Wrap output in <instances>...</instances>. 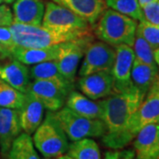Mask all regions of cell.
Returning a JSON list of instances; mask_svg holds the SVG:
<instances>
[{
	"instance_id": "cell-31",
	"label": "cell",
	"mask_w": 159,
	"mask_h": 159,
	"mask_svg": "<svg viewBox=\"0 0 159 159\" xmlns=\"http://www.w3.org/2000/svg\"><path fill=\"white\" fill-rule=\"evenodd\" d=\"M103 159H136L134 148L111 149L104 154Z\"/></svg>"
},
{
	"instance_id": "cell-6",
	"label": "cell",
	"mask_w": 159,
	"mask_h": 159,
	"mask_svg": "<svg viewBox=\"0 0 159 159\" xmlns=\"http://www.w3.org/2000/svg\"><path fill=\"white\" fill-rule=\"evenodd\" d=\"M154 123H159V76L122 132L131 142L142 127Z\"/></svg>"
},
{
	"instance_id": "cell-33",
	"label": "cell",
	"mask_w": 159,
	"mask_h": 159,
	"mask_svg": "<svg viewBox=\"0 0 159 159\" xmlns=\"http://www.w3.org/2000/svg\"><path fill=\"white\" fill-rule=\"evenodd\" d=\"M11 57V56L0 44V58L1 59H5V58H7V57Z\"/></svg>"
},
{
	"instance_id": "cell-15",
	"label": "cell",
	"mask_w": 159,
	"mask_h": 159,
	"mask_svg": "<svg viewBox=\"0 0 159 159\" xmlns=\"http://www.w3.org/2000/svg\"><path fill=\"white\" fill-rule=\"evenodd\" d=\"M18 111L22 131L29 135L33 134L43 119L44 107L43 103L33 94L27 91L22 105Z\"/></svg>"
},
{
	"instance_id": "cell-7",
	"label": "cell",
	"mask_w": 159,
	"mask_h": 159,
	"mask_svg": "<svg viewBox=\"0 0 159 159\" xmlns=\"http://www.w3.org/2000/svg\"><path fill=\"white\" fill-rule=\"evenodd\" d=\"M94 34L90 32L58 44L56 61L60 73L69 82L74 83L80 62L84 56L87 47L94 41Z\"/></svg>"
},
{
	"instance_id": "cell-2",
	"label": "cell",
	"mask_w": 159,
	"mask_h": 159,
	"mask_svg": "<svg viewBox=\"0 0 159 159\" xmlns=\"http://www.w3.org/2000/svg\"><path fill=\"white\" fill-rule=\"evenodd\" d=\"M137 20L112 9H105L93 25L97 38L112 47H133L137 29Z\"/></svg>"
},
{
	"instance_id": "cell-30",
	"label": "cell",
	"mask_w": 159,
	"mask_h": 159,
	"mask_svg": "<svg viewBox=\"0 0 159 159\" xmlns=\"http://www.w3.org/2000/svg\"><path fill=\"white\" fill-rule=\"evenodd\" d=\"M0 44L11 56V52L17 45L14 42L10 27H0Z\"/></svg>"
},
{
	"instance_id": "cell-20",
	"label": "cell",
	"mask_w": 159,
	"mask_h": 159,
	"mask_svg": "<svg viewBox=\"0 0 159 159\" xmlns=\"http://www.w3.org/2000/svg\"><path fill=\"white\" fill-rule=\"evenodd\" d=\"M29 74L30 79L33 80L51 81L69 91H72L74 89V84L69 82L60 73L56 60H50L33 65L29 68Z\"/></svg>"
},
{
	"instance_id": "cell-1",
	"label": "cell",
	"mask_w": 159,
	"mask_h": 159,
	"mask_svg": "<svg viewBox=\"0 0 159 159\" xmlns=\"http://www.w3.org/2000/svg\"><path fill=\"white\" fill-rule=\"evenodd\" d=\"M144 99L134 86L120 93H112L101 99L103 108L102 120L106 125V133L125 130L131 116L135 112Z\"/></svg>"
},
{
	"instance_id": "cell-26",
	"label": "cell",
	"mask_w": 159,
	"mask_h": 159,
	"mask_svg": "<svg viewBox=\"0 0 159 159\" xmlns=\"http://www.w3.org/2000/svg\"><path fill=\"white\" fill-rule=\"evenodd\" d=\"M25 99V93L15 89L0 80V107L19 110Z\"/></svg>"
},
{
	"instance_id": "cell-9",
	"label": "cell",
	"mask_w": 159,
	"mask_h": 159,
	"mask_svg": "<svg viewBox=\"0 0 159 159\" xmlns=\"http://www.w3.org/2000/svg\"><path fill=\"white\" fill-rule=\"evenodd\" d=\"M115 59V48L102 41H92L81 59L79 77L97 72H111Z\"/></svg>"
},
{
	"instance_id": "cell-19",
	"label": "cell",
	"mask_w": 159,
	"mask_h": 159,
	"mask_svg": "<svg viewBox=\"0 0 159 159\" xmlns=\"http://www.w3.org/2000/svg\"><path fill=\"white\" fill-rule=\"evenodd\" d=\"M66 107L89 119H102L103 108L101 100L90 99L82 93L72 90L66 98Z\"/></svg>"
},
{
	"instance_id": "cell-4",
	"label": "cell",
	"mask_w": 159,
	"mask_h": 159,
	"mask_svg": "<svg viewBox=\"0 0 159 159\" xmlns=\"http://www.w3.org/2000/svg\"><path fill=\"white\" fill-rule=\"evenodd\" d=\"M33 142L35 148L46 158H57L67 152L68 138L54 116L49 111L44 120L34 131Z\"/></svg>"
},
{
	"instance_id": "cell-35",
	"label": "cell",
	"mask_w": 159,
	"mask_h": 159,
	"mask_svg": "<svg viewBox=\"0 0 159 159\" xmlns=\"http://www.w3.org/2000/svg\"><path fill=\"white\" fill-rule=\"evenodd\" d=\"M154 1H157V0H139V4H140L141 7H142V6H144L145 5L149 4V3L154 2Z\"/></svg>"
},
{
	"instance_id": "cell-16",
	"label": "cell",
	"mask_w": 159,
	"mask_h": 159,
	"mask_svg": "<svg viewBox=\"0 0 159 159\" xmlns=\"http://www.w3.org/2000/svg\"><path fill=\"white\" fill-rule=\"evenodd\" d=\"M0 80L15 89L26 93L30 83L29 68L19 60L9 57V60L0 63Z\"/></svg>"
},
{
	"instance_id": "cell-18",
	"label": "cell",
	"mask_w": 159,
	"mask_h": 159,
	"mask_svg": "<svg viewBox=\"0 0 159 159\" xmlns=\"http://www.w3.org/2000/svg\"><path fill=\"white\" fill-rule=\"evenodd\" d=\"M67 8L94 25L106 9L105 0H49Z\"/></svg>"
},
{
	"instance_id": "cell-25",
	"label": "cell",
	"mask_w": 159,
	"mask_h": 159,
	"mask_svg": "<svg viewBox=\"0 0 159 159\" xmlns=\"http://www.w3.org/2000/svg\"><path fill=\"white\" fill-rule=\"evenodd\" d=\"M106 6L138 21L143 20L139 0H105Z\"/></svg>"
},
{
	"instance_id": "cell-38",
	"label": "cell",
	"mask_w": 159,
	"mask_h": 159,
	"mask_svg": "<svg viewBox=\"0 0 159 159\" xmlns=\"http://www.w3.org/2000/svg\"><path fill=\"white\" fill-rule=\"evenodd\" d=\"M2 2H3V0H0V4H2Z\"/></svg>"
},
{
	"instance_id": "cell-17",
	"label": "cell",
	"mask_w": 159,
	"mask_h": 159,
	"mask_svg": "<svg viewBox=\"0 0 159 159\" xmlns=\"http://www.w3.org/2000/svg\"><path fill=\"white\" fill-rule=\"evenodd\" d=\"M45 10L43 0H15L12 5L13 22L40 26Z\"/></svg>"
},
{
	"instance_id": "cell-39",
	"label": "cell",
	"mask_w": 159,
	"mask_h": 159,
	"mask_svg": "<svg viewBox=\"0 0 159 159\" xmlns=\"http://www.w3.org/2000/svg\"><path fill=\"white\" fill-rule=\"evenodd\" d=\"M46 159H53V158H46Z\"/></svg>"
},
{
	"instance_id": "cell-11",
	"label": "cell",
	"mask_w": 159,
	"mask_h": 159,
	"mask_svg": "<svg viewBox=\"0 0 159 159\" xmlns=\"http://www.w3.org/2000/svg\"><path fill=\"white\" fill-rule=\"evenodd\" d=\"M27 91L33 94L43 103L44 109L52 112L64 107L66 98L71 92L47 80L30 81Z\"/></svg>"
},
{
	"instance_id": "cell-22",
	"label": "cell",
	"mask_w": 159,
	"mask_h": 159,
	"mask_svg": "<svg viewBox=\"0 0 159 159\" xmlns=\"http://www.w3.org/2000/svg\"><path fill=\"white\" fill-rule=\"evenodd\" d=\"M58 45L49 48H25L16 46L11 57L26 66H33L42 62L56 60Z\"/></svg>"
},
{
	"instance_id": "cell-29",
	"label": "cell",
	"mask_w": 159,
	"mask_h": 159,
	"mask_svg": "<svg viewBox=\"0 0 159 159\" xmlns=\"http://www.w3.org/2000/svg\"><path fill=\"white\" fill-rule=\"evenodd\" d=\"M143 20L147 22L159 25V1H154L142 7Z\"/></svg>"
},
{
	"instance_id": "cell-12",
	"label": "cell",
	"mask_w": 159,
	"mask_h": 159,
	"mask_svg": "<svg viewBox=\"0 0 159 159\" xmlns=\"http://www.w3.org/2000/svg\"><path fill=\"white\" fill-rule=\"evenodd\" d=\"M80 93L93 100H101L113 93V78L111 72H97L80 77Z\"/></svg>"
},
{
	"instance_id": "cell-36",
	"label": "cell",
	"mask_w": 159,
	"mask_h": 159,
	"mask_svg": "<svg viewBox=\"0 0 159 159\" xmlns=\"http://www.w3.org/2000/svg\"><path fill=\"white\" fill-rule=\"evenodd\" d=\"M57 159H74L73 157H71L69 155H67V154H64V155H62V156H60V157H57Z\"/></svg>"
},
{
	"instance_id": "cell-5",
	"label": "cell",
	"mask_w": 159,
	"mask_h": 159,
	"mask_svg": "<svg viewBox=\"0 0 159 159\" xmlns=\"http://www.w3.org/2000/svg\"><path fill=\"white\" fill-rule=\"evenodd\" d=\"M54 116L71 142L84 138L102 137L107 132L106 125L102 119L86 118L66 106L55 111Z\"/></svg>"
},
{
	"instance_id": "cell-37",
	"label": "cell",
	"mask_w": 159,
	"mask_h": 159,
	"mask_svg": "<svg viewBox=\"0 0 159 159\" xmlns=\"http://www.w3.org/2000/svg\"><path fill=\"white\" fill-rule=\"evenodd\" d=\"M15 0H3V2H5L6 4H11V3H13Z\"/></svg>"
},
{
	"instance_id": "cell-40",
	"label": "cell",
	"mask_w": 159,
	"mask_h": 159,
	"mask_svg": "<svg viewBox=\"0 0 159 159\" xmlns=\"http://www.w3.org/2000/svg\"><path fill=\"white\" fill-rule=\"evenodd\" d=\"M158 1H159V0H158Z\"/></svg>"
},
{
	"instance_id": "cell-34",
	"label": "cell",
	"mask_w": 159,
	"mask_h": 159,
	"mask_svg": "<svg viewBox=\"0 0 159 159\" xmlns=\"http://www.w3.org/2000/svg\"><path fill=\"white\" fill-rule=\"evenodd\" d=\"M154 58H155V61H156V64L157 66L159 71V48L154 51Z\"/></svg>"
},
{
	"instance_id": "cell-3",
	"label": "cell",
	"mask_w": 159,
	"mask_h": 159,
	"mask_svg": "<svg viewBox=\"0 0 159 159\" xmlns=\"http://www.w3.org/2000/svg\"><path fill=\"white\" fill-rule=\"evenodd\" d=\"M9 27L16 45L25 48H49L91 32H59L47 29L43 25L31 26L15 22L11 23Z\"/></svg>"
},
{
	"instance_id": "cell-14",
	"label": "cell",
	"mask_w": 159,
	"mask_h": 159,
	"mask_svg": "<svg viewBox=\"0 0 159 159\" xmlns=\"http://www.w3.org/2000/svg\"><path fill=\"white\" fill-rule=\"evenodd\" d=\"M19 111L0 107V152L7 157L11 144L21 133Z\"/></svg>"
},
{
	"instance_id": "cell-10",
	"label": "cell",
	"mask_w": 159,
	"mask_h": 159,
	"mask_svg": "<svg viewBox=\"0 0 159 159\" xmlns=\"http://www.w3.org/2000/svg\"><path fill=\"white\" fill-rule=\"evenodd\" d=\"M134 58L133 47L125 44L115 47V59L111 71L113 78L114 93H120L133 87L131 71Z\"/></svg>"
},
{
	"instance_id": "cell-24",
	"label": "cell",
	"mask_w": 159,
	"mask_h": 159,
	"mask_svg": "<svg viewBox=\"0 0 159 159\" xmlns=\"http://www.w3.org/2000/svg\"><path fill=\"white\" fill-rule=\"evenodd\" d=\"M67 155L74 159H102L98 144L90 138H84L69 144Z\"/></svg>"
},
{
	"instance_id": "cell-23",
	"label": "cell",
	"mask_w": 159,
	"mask_h": 159,
	"mask_svg": "<svg viewBox=\"0 0 159 159\" xmlns=\"http://www.w3.org/2000/svg\"><path fill=\"white\" fill-rule=\"evenodd\" d=\"M7 159H40L32 140L26 133H20L13 141Z\"/></svg>"
},
{
	"instance_id": "cell-28",
	"label": "cell",
	"mask_w": 159,
	"mask_h": 159,
	"mask_svg": "<svg viewBox=\"0 0 159 159\" xmlns=\"http://www.w3.org/2000/svg\"><path fill=\"white\" fill-rule=\"evenodd\" d=\"M136 34L146 40L154 51L159 48V25H153L145 20L139 21Z\"/></svg>"
},
{
	"instance_id": "cell-13",
	"label": "cell",
	"mask_w": 159,
	"mask_h": 159,
	"mask_svg": "<svg viewBox=\"0 0 159 159\" xmlns=\"http://www.w3.org/2000/svg\"><path fill=\"white\" fill-rule=\"evenodd\" d=\"M133 146L136 159H159V123L142 127L134 137Z\"/></svg>"
},
{
	"instance_id": "cell-21",
	"label": "cell",
	"mask_w": 159,
	"mask_h": 159,
	"mask_svg": "<svg viewBox=\"0 0 159 159\" xmlns=\"http://www.w3.org/2000/svg\"><path fill=\"white\" fill-rule=\"evenodd\" d=\"M158 76L157 66H150L134 58L131 71V80L133 86L137 89L142 97H145L149 88Z\"/></svg>"
},
{
	"instance_id": "cell-32",
	"label": "cell",
	"mask_w": 159,
	"mask_h": 159,
	"mask_svg": "<svg viewBox=\"0 0 159 159\" xmlns=\"http://www.w3.org/2000/svg\"><path fill=\"white\" fill-rule=\"evenodd\" d=\"M13 22L12 11L7 5L0 4V27H9Z\"/></svg>"
},
{
	"instance_id": "cell-27",
	"label": "cell",
	"mask_w": 159,
	"mask_h": 159,
	"mask_svg": "<svg viewBox=\"0 0 159 159\" xmlns=\"http://www.w3.org/2000/svg\"><path fill=\"white\" fill-rule=\"evenodd\" d=\"M133 50L134 52L135 59L150 66H157L154 58V50L152 47L138 34H135Z\"/></svg>"
},
{
	"instance_id": "cell-8",
	"label": "cell",
	"mask_w": 159,
	"mask_h": 159,
	"mask_svg": "<svg viewBox=\"0 0 159 159\" xmlns=\"http://www.w3.org/2000/svg\"><path fill=\"white\" fill-rule=\"evenodd\" d=\"M42 25L47 29L59 32L83 33L91 31L90 24L85 19L52 1L45 3Z\"/></svg>"
}]
</instances>
